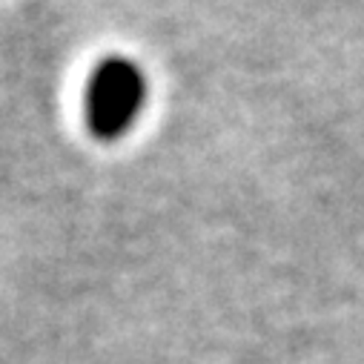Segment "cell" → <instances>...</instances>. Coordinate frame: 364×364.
I'll return each mask as SVG.
<instances>
[{
  "instance_id": "cell-1",
  "label": "cell",
  "mask_w": 364,
  "mask_h": 364,
  "mask_svg": "<svg viewBox=\"0 0 364 364\" xmlns=\"http://www.w3.org/2000/svg\"><path fill=\"white\" fill-rule=\"evenodd\" d=\"M146 72L124 55L104 58L86 80L83 112L86 127L101 141L124 138L146 109Z\"/></svg>"
}]
</instances>
